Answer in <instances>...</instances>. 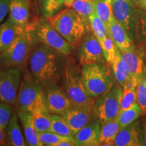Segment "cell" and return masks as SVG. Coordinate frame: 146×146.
<instances>
[{"instance_id": "1", "label": "cell", "mask_w": 146, "mask_h": 146, "mask_svg": "<svg viewBox=\"0 0 146 146\" xmlns=\"http://www.w3.org/2000/svg\"><path fill=\"white\" fill-rule=\"evenodd\" d=\"M66 56L47 45L39 43L33 50L29 63L31 74L44 89L58 86L64 78Z\"/></svg>"}, {"instance_id": "2", "label": "cell", "mask_w": 146, "mask_h": 146, "mask_svg": "<svg viewBox=\"0 0 146 146\" xmlns=\"http://www.w3.org/2000/svg\"><path fill=\"white\" fill-rule=\"evenodd\" d=\"M37 21H30L25 31L18 35L8 48L0 53V69L20 68L25 65L34 47L39 43L34 34Z\"/></svg>"}, {"instance_id": "3", "label": "cell", "mask_w": 146, "mask_h": 146, "mask_svg": "<svg viewBox=\"0 0 146 146\" xmlns=\"http://www.w3.org/2000/svg\"><path fill=\"white\" fill-rule=\"evenodd\" d=\"M47 20L74 47L81 43L88 31L83 18L72 8L62 10Z\"/></svg>"}, {"instance_id": "4", "label": "cell", "mask_w": 146, "mask_h": 146, "mask_svg": "<svg viewBox=\"0 0 146 146\" xmlns=\"http://www.w3.org/2000/svg\"><path fill=\"white\" fill-rule=\"evenodd\" d=\"M81 72L72 60H67L64 74V91L72 106L93 111L95 99L89 96L81 81Z\"/></svg>"}, {"instance_id": "5", "label": "cell", "mask_w": 146, "mask_h": 146, "mask_svg": "<svg viewBox=\"0 0 146 146\" xmlns=\"http://www.w3.org/2000/svg\"><path fill=\"white\" fill-rule=\"evenodd\" d=\"M81 78L85 91L95 100L114 87V79L105 64L83 66Z\"/></svg>"}, {"instance_id": "6", "label": "cell", "mask_w": 146, "mask_h": 146, "mask_svg": "<svg viewBox=\"0 0 146 146\" xmlns=\"http://www.w3.org/2000/svg\"><path fill=\"white\" fill-rule=\"evenodd\" d=\"M17 108L34 113L47 108L44 87L32 74H27L22 80L16 99Z\"/></svg>"}, {"instance_id": "7", "label": "cell", "mask_w": 146, "mask_h": 146, "mask_svg": "<svg viewBox=\"0 0 146 146\" xmlns=\"http://www.w3.org/2000/svg\"><path fill=\"white\" fill-rule=\"evenodd\" d=\"M123 91L121 86L115 85L110 90L95 100L93 113L100 125L117 117L120 110Z\"/></svg>"}, {"instance_id": "8", "label": "cell", "mask_w": 146, "mask_h": 146, "mask_svg": "<svg viewBox=\"0 0 146 146\" xmlns=\"http://www.w3.org/2000/svg\"><path fill=\"white\" fill-rule=\"evenodd\" d=\"M34 34L39 43L52 47L61 54L68 56L73 52L74 47L52 26L47 18L38 20Z\"/></svg>"}, {"instance_id": "9", "label": "cell", "mask_w": 146, "mask_h": 146, "mask_svg": "<svg viewBox=\"0 0 146 146\" xmlns=\"http://www.w3.org/2000/svg\"><path fill=\"white\" fill-rule=\"evenodd\" d=\"M20 68L0 69V102L14 105L21 83Z\"/></svg>"}, {"instance_id": "10", "label": "cell", "mask_w": 146, "mask_h": 146, "mask_svg": "<svg viewBox=\"0 0 146 146\" xmlns=\"http://www.w3.org/2000/svg\"><path fill=\"white\" fill-rule=\"evenodd\" d=\"M77 58L81 65L105 64L106 60L99 40L94 33L84 37L77 51Z\"/></svg>"}, {"instance_id": "11", "label": "cell", "mask_w": 146, "mask_h": 146, "mask_svg": "<svg viewBox=\"0 0 146 146\" xmlns=\"http://www.w3.org/2000/svg\"><path fill=\"white\" fill-rule=\"evenodd\" d=\"M112 5L114 18L123 25L128 34L133 35L136 25L133 0H112Z\"/></svg>"}, {"instance_id": "12", "label": "cell", "mask_w": 146, "mask_h": 146, "mask_svg": "<svg viewBox=\"0 0 146 146\" xmlns=\"http://www.w3.org/2000/svg\"><path fill=\"white\" fill-rule=\"evenodd\" d=\"M46 105L51 114L62 115L72 107L68 96L59 86L51 87L45 91Z\"/></svg>"}, {"instance_id": "13", "label": "cell", "mask_w": 146, "mask_h": 146, "mask_svg": "<svg viewBox=\"0 0 146 146\" xmlns=\"http://www.w3.org/2000/svg\"><path fill=\"white\" fill-rule=\"evenodd\" d=\"M93 111L89 110L71 107L62 115L72 131L73 135L90 123Z\"/></svg>"}, {"instance_id": "14", "label": "cell", "mask_w": 146, "mask_h": 146, "mask_svg": "<svg viewBox=\"0 0 146 146\" xmlns=\"http://www.w3.org/2000/svg\"><path fill=\"white\" fill-rule=\"evenodd\" d=\"M30 0H12L8 20L16 26L25 29L30 23Z\"/></svg>"}, {"instance_id": "15", "label": "cell", "mask_w": 146, "mask_h": 146, "mask_svg": "<svg viewBox=\"0 0 146 146\" xmlns=\"http://www.w3.org/2000/svg\"><path fill=\"white\" fill-rule=\"evenodd\" d=\"M101 125L98 120L90 122L74 135V139L77 146L100 145Z\"/></svg>"}, {"instance_id": "16", "label": "cell", "mask_w": 146, "mask_h": 146, "mask_svg": "<svg viewBox=\"0 0 146 146\" xmlns=\"http://www.w3.org/2000/svg\"><path fill=\"white\" fill-rule=\"evenodd\" d=\"M108 35L120 51L134 50V45L129 35L114 16L108 27Z\"/></svg>"}, {"instance_id": "17", "label": "cell", "mask_w": 146, "mask_h": 146, "mask_svg": "<svg viewBox=\"0 0 146 146\" xmlns=\"http://www.w3.org/2000/svg\"><path fill=\"white\" fill-rule=\"evenodd\" d=\"M120 53L122 58L127 66L131 77L139 81L141 78H145V67L141 56L135 52V50L120 51Z\"/></svg>"}, {"instance_id": "18", "label": "cell", "mask_w": 146, "mask_h": 146, "mask_svg": "<svg viewBox=\"0 0 146 146\" xmlns=\"http://www.w3.org/2000/svg\"><path fill=\"white\" fill-rule=\"evenodd\" d=\"M16 112L23 125L25 138L29 145L40 146L39 133L35 127L33 114L17 108Z\"/></svg>"}, {"instance_id": "19", "label": "cell", "mask_w": 146, "mask_h": 146, "mask_svg": "<svg viewBox=\"0 0 146 146\" xmlns=\"http://www.w3.org/2000/svg\"><path fill=\"white\" fill-rule=\"evenodd\" d=\"M116 146L143 145L137 123H133L119 131L114 140Z\"/></svg>"}, {"instance_id": "20", "label": "cell", "mask_w": 146, "mask_h": 146, "mask_svg": "<svg viewBox=\"0 0 146 146\" xmlns=\"http://www.w3.org/2000/svg\"><path fill=\"white\" fill-rule=\"evenodd\" d=\"M25 29L16 26L9 20L0 25V53L8 48Z\"/></svg>"}, {"instance_id": "21", "label": "cell", "mask_w": 146, "mask_h": 146, "mask_svg": "<svg viewBox=\"0 0 146 146\" xmlns=\"http://www.w3.org/2000/svg\"><path fill=\"white\" fill-rule=\"evenodd\" d=\"M19 118L16 111L12 114L8 126L5 128V133L6 135L8 144L12 146L27 145L25 139L22 134L19 125Z\"/></svg>"}, {"instance_id": "22", "label": "cell", "mask_w": 146, "mask_h": 146, "mask_svg": "<svg viewBox=\"0 0 146 146\" xmlns=\"http://www.w3.org/2000/svg\"><path fill=\"white\" fill-rule=\"evenodd\" d=\"M114 76L120 86L124 88L129 81L132 79L129 73V69L126 63L122 58L121 53L119 49H116V56L112 64Z\"/></svg>"}, {"instance_id": "23", "label": "cell", "mask_w": 146, "mask_h": 146, "mask_svg": "<svg viewBox=\"0 0 146 146\" xmlns=\"http://www.w3.org/2000/svg\"><path fill=\"white\" fill-rule=\"evenodd\" d=\"M120 130V127L116 118L101 124L100 145H114V140Z\"/></svg>"}, {"instance_id": "24", "label": "cell", "mask_w": 146, "mask_h": 146, "mask_svg": "<svg viewBox=\"0 0 146 146\" xmlns=\"http://www.w3.org/2000/svg\"><path fill=\"white\" fill-rule=\"evenodd\" d=\"M143 110L137 102H135L129 108L120 111L116 119L119 124L120 129L134 123L143 114Z\"/></svg>"}, {"instance_id": "25", "label": "cell", "mask_w": 146, "mask_h": 146, "mask_svg": "<svg viewBox=\"0 0 146 146\" xmlns=\"http://www.w3.org/2000/svg\"><path fill=\"white\" fill-rule=\"evenodd\" d=\"M94 6L95 14L104 22L108 29L114 18L112 0H94Z\"/></svg>"}, {"instance_id": "26", "label": "cell", "mask_w": 146, "mask_h": 146, "mask_svg": "<svg viewBox=\"0 0 146 146\" xmlns=\"http://www.w3.org/2000/svg\"><path fill=\"white\" fill-rule=\"evenodd\" d=\"M71 8L81 16L86 25L87 30H89L90 27L89 17L94 13V0H74Z\"/></svg>"}, {"instance_id": "27", "label": "cell", "mask_w": 146, "mask_h": 146, "mask_svg": "<svg viewBox=\"0 0 146 146\" xmlns=\"http://www.w3.org/2000/svg\"><path fill=\"white\" fill-rule=\"evenodd\" d=\"M51 114L47 108L39 110L33 113L35 127L38 133L51 131Z\"/></svg>"}, {"instance_id": "28", "label": "cell", "mask_w": 146, "mask_h": 146, "mask_svg": "<svg viewBox=\"0 0 146 146\" xmlns=\"http://www.w3.org/2000/svg\"><path fill=\"white\" fill-rule=\"evenodd\" d=\"M51 131L63 137H74L64 118L60 114H51Z\"/></svg>"}, {"instance_id": "29", "label": "cell", "mask_w": 146, "mask_h": 146, "mask_svg": "<svg viewBox=\"0 0 146 146\" xmlns=\"http://www.w3.org/2000/svg\"><path fill=\"white\" fill-rule=\"evenodd\" d=\"M89 25L93 33L102 44L108 36V29L106 25L95 12L89 17Z\"/></svg>"}, {"instance_id": "30", "label": "cell", "mask_w": 146, "mask_h": 146, "mask_svg": "<svg viewBox=\"0 0 146 146\" xmlns=\"http://www.w3.org/2000/svg\"><path fill=\"white\" fill-rule=\"evenodd\" d=\"M65 0H41L40 9L43 17L50 18L56 15L64 5Z\"/></svg>"}, {"instance_id": "31", "label": "cell", "mask_w": 146, "mask_h": 146, "mask_svg": "<svg viewBox=\"0 0 146 146\" xmlns=\"http://www.w3.org/2000/svg\"><path fill=\"white\" fill-rule=\"evenodd\" d=\"M102 50H103L104 56L106 61L108 63L112 64L116 56V49L117 47L115 45L114 42L112 38L108 35V36L105 41L101 44Z\"/></svg>"}, {"instance_id": "32", "label": "cell", "mask_w": 146, "mask_h": 146, "mask_svg": "<svg viewBox=\"0 0 146 146\" xmlns=\"http://www.w3.org/2000/svg\"><path fill=\"white\" fill-rule=\"evenodd\" d=\"M137 88L124 89L120 99V110H124L132 106L137 102Z\"/></svg>"}, {"instance_id": "33", "label": "cell", "mask_w": 146, "mask_h": 146, "mask_svg": "<svg viewBox=\"0 0 146 146\" xmlns=\"http://www.w3.org/2000/svg\"><path fill=\"white\" fill-rule=\"evenodd\" d=\"M64 137L56 134L52 131L39 133L40 146H57L58 143Z\"/></svg>"}, {"instance_id": "34", "label": "cell", "mask_w": 146, "mask_h": 146, "mask_svg": "<svg viewBox=\"0 0 146 146\" xmlns=\"http://www.w3.org/2000/svg\"><path fill=\"white\" fill-rule=\"evenodd\" d=\"M12 106L0 102V127L4 131L14 112Z\"/></svg>"}, {"instance_id": "35", "label": "cell", "mask_w": 146, "mask_h": 146, "mask_svg": "<svg viewBox=\"0 0 146 146\" xmlns=\"http://www.w3.org/2000/svg\"><path fill=\"white\" fill-rule=\"evenodd\" d=\"M137 102L143 110V112H146V78H143L138 82L136 89Z\"/></svg>"}, {"instance_id": "36", "label": "cell", "mask_w": 146, "mask_h": 146, "mask_svg": "<svg viewBox=\"0 0 146 146\" xmlns=\"http://www.w3.org/2000/svg\"><path fill=\"white\" fill-rule=\"evenodd\" d=\"M12 0H0V23L3 21L10 10Z\"/></svg>"}, {"instance_id": "37", "label": "cell", "mask_w": 146, "mask_h": 146, "mask_svg": "<svg viewBox=\"0 0 146 146\" xmlns=\"http://www.w3.org/2000/svg\"><path fill=\"white\" fill-rule=\"evenodd\" d=\"M9 145L5 131L0 127V145Z\"/></svg>"}, {"instance_id": "38", "label": "cell", "mask_w": 146, "mask_h": 146, "mask_svg": "<svg viewBox=\"0 0 146 146\" xmlns=\"http://www.w3.org/2000/svg\"><path fill=\"white\" fill-rule=\"evenodd\" d=\"M141 31L142 33L146 38V12L143 13V15L141 17Z\"/></svg>"}, {"instance_id": "39", "label": "cell", "mask_w": 146, "mask_h": 146, "mask_svg": "<svg viewBox=\"0 0 146 146\" xmlns=\"http://www.w3.org/2000/svg\"><path fill=\"white\" fill-rule=\"evenodd\" d=\"M134 1L139 6L146 10V0H134Z\"/></svg>"}, {"instance_id": "40", "label": "cell", "mask_w": 146, "mask_h": 146, "mask_svg": "<svg viewBox=\"0 0 146 146\" xmlns=\"http://www.w3.org/2000/svg\"><path fill=\"white\" fill-rule=\"evenodd\" d=\"M74 1V0H65L64 5L66 7H67V8H71Z\"/></svg>"}, {"instance_id": "41", "label": "cell", "mask_w": 146, "mask_h": 146, "mask_svg": "<svg viewBox=\"0 0 146 146\" xmlns=\"http://www.w3.org/2000/svg\"><path fill=\"white\" fill-rule=\"evenodd\" d=\"M143 143L144 145H146V126L144 129V133H143Z\"/></svg>"}, {"instance_id": "42", "label": "cell", "mask_w": 146, "mask_h": 146, "mask_svg": "<svg viewBox=\"0 0 146 146\" xmlns=\"http://www.w3.org/2000/svg\"><path fill=\"white\" fill-rule=\"evenodd\" d=\"M133 1H134V0H133Z\"/></svg>"}]
</instances>
